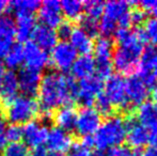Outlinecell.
I'll list each match as a JSON object with an SVG mask.
<instances>
[{
    "mask_svg": "<svg viewBox=\"0 0 157 156\" xmlns=\"http://www.w3.org/2000/svg\"><path fill=\"white\" fill-rule=\"evenodd\" d=\"M78 83L72 76L59 72H49L42 77L39 87L40 113L45 119H52V113L62 106H73L77 100Z\"/></svg>",
    "mask_w": 157,
    "mask_h": 156,
    "instance_id": "6da1fadb",
    "label": "cell"
},
{
    "mask_svg": "<svg viewBox=\"0 0 157 156\" xmlns=\"http://www.w3.org/2000/svg\"><path fill=\"white\" fill-rule=\"evenodd\" d=\"M113 36L118 47L112 52V67L120 75H132L147 41L144 29L142 27H137L135 30L118 28Z\"/></svg>",
    "mask_w": 157,
    "mask_h": 156,
    "instance_id": "7a4b0ae2",
    "label": "cell"
},
{
    "mask_svg": "<svg viewBox=\"0 0 157 156\" xmlns=\"http://www.w3.org/2000/svg\"><path fill=\"white\" fill-rule=\"evenodd\" d=\"M126 135L127 128L124 118L114 115L101 123L92 137L95 148L98 151H105L122 146L126 140Z\"/></svg>",
    "mask_w": 157,
    "mask_h": 156,
    "instance_id": "3957f363",
    "label": "cell"
},
{
    "mask_svg": "<svg viewBox=\"0 0 157 156\" xmlns=\"http://www.w3.org/2000/svg\"><path fill=\"white\" fill-rule=\"evenodd\" d=\"M40 108L37 101L28 96H17L4 107V117L11 124H27L34 121L39 116Z\"/></svg>",
    "mask_w": 157,
    "mask_h": 156,
    "instance_id": "277c9868",
    "label": "cell"
},
{
    "mask_svg": "<svg viewBox=\"0 0 157 156\" xmlns=\"http://www.w3.org/2000/svg\"><path fill=\"white\" fill-rule=\"evenodd\" d=\"M93 50L95 52V72L103 80L108 79L112 75V52L113 42L109 38H98L94 43Z\"/></svg>",
    "mask_w": 157,
    "mask_h": 156,
    "instance_id": "5b68a950",
    "label": "cell"
},
{
    "mask_svg": "<svg viewBox=\"0 0 157 156\" xmlns=\"http://www.w3.org/2000/svg\"><path fill=\"white\" fill-rule=\"evenodd\" d=\"M103 92L108 97L110 103L114 108L118 107L119 109L123 111L130 112L132 107L128 104L127 97L125 93V79L120 74H112L108 79H106V82L104 83Z\"/></svg>",
    "mask_w": 157,
    "mask_h": 156,
    "instance_id": "8992f818",
    "label": "cell"
},
{
    "mask_svg": "<svg viewBox=\"0 0 157 156\" xmlns=\"http://www.w3.org/2000/svg\"><path fill=\"white\" fill-rule=\"evenodd\" d=\"M136 118L149 131V144L157 146V106L153 102L145 101L138 107Z\"/></svg>",
    "mask_w": 157,
    "mask_h": 156,
    "instance_id": "52a82bcc",
    "label": "cell"
},
{
    "mask_svg": "<svg viewBox=\"0 0 157 156\" xmlns=\"http://www.w3.org/2000/svg\"><path fill=\"white\" fill-rule=\"evenodd\" d=\"M104 89V80L101 77L93 74L92 76L81 79L78 83L77 100L78 104L82 107H92L94 105V100L98 93Z\"/></svg>",
    "mask_w": 157,
    "mask_h": 156,
    "instance_id": "ba28073f",
    "label": "cell"
},
{
    "mask_svg": "<svg viewBox=\"0 0 157 156\" xmlns=\"http://www.w3.org/2000/svg\"><path fill=\"white\" fill-rule=\"evenodd\" d=\"M124 120L127 128L126 140L128 146L135 150H141L143 146L149 144V131L138 122L134 111L126 113Z\"/></svg>",
    "mask_w": 157,
    "mask_h": 156,
    "instance_id": "9c48e42d",
    "label": "cell"
},
{
    "mask_svg": "<svg viewBox=\"0 0 157 156\" xmlns=\"http://www.w3.org/2000/svg\"><path fill=\"white\" fill-rule=\"evenodd\" d=\"M78 52L71 45L70 42L61 41L52 49V55L49 57L50 63L59 71L66 72L71 70L73 63L77 59Z\"/></svg>",
    "mask_w": 157,
    "mask_h": 156,
    "instance_id": "30bf717a",
    "label": "cell"
},
{
    "mask_svg": "<svg viewBox=\"0 0 157 156\" xmlns=\"http://www.w3.org/2000/svg\"><path fill=\"white\" fill-rule=\"evenodd\" d=\"M101 124V116L92 107H82L77 113L75 129L78 136H93Z\"/></svg>",
    "mask_w": 157,
    "mask_h": 156,
    "instance_id": "8fae6325",
    "label": "cell"
},
{
    "mask_svg": "<svg viewBox=\"0 0 157 156\" xmlns=\"http://www.w3.org/2000/svg\"><path fill=\"white\" fill-rule=\"evenodd\" d=\"M47 149L50 153H58V154H65L70 152L74 144L72 136L70 133L64 131L57 126L52 127L48 129L47 139L45 142Z\"/></svg>",
    "mask_w": 157,
    "mask_h": 156,
    "instance_id": "7c38bea8",
    "label": "cell"
},
{
    "mask_svg": "<svg viewBox=\"0 0 157 156\" xmlns=\"http://www.w3.org/2000/svg\"><path fill=\"white\" fill-rule=\"evenodd\" d=\"M125 93L129 106L136 107L147 101L150 89L137 75H129L125 79Z\"/></svg>",
    "mask_w": 157,
    "mask_h": 156,
    "instance_id": "4fadbf2b",
    "label": "cell"
},
{
    "mask_svg": "<svg viewBox=\"0 0 157 156\" xmlns=\"http://www.w3.org/2000/svg\"><path fill=\"white\" fill-rule=\"evenodd\" d=\"M48 135V128L46 125L42 124L37 121H31L23 126V139L24 143L28 148L33 150L42 148L45 144Z\"/></svg>",
    "mask_w": 157,
    "mask_h": 156,
    "instance_id": "5bb4252c",
    "label": "cell"
},
{
    "mask_svg": "<svg viewBox=\"0 0 157 156\" xmlns=\"http://www.w3.org/2000/svg\"><path fill=\"white\" fill-rule=\"evenodd\" d=\"M17 79H18L19 91H21L24 96L34 98V96L37 95L40 83L42 80L41 72L25 67L19 70Z\"/></svg>",
    "mask_w": 157,
    "mask_h": 156,
    "instance_id": "9a60e30c",
    "label": "cell"
},
{
    "mask_svg": "<svg viewBox=\"0 0 157 156\" xmlns=\"http://www.w3.org/2000/svg\"><path fill=\"white\" fill-rule=\"evenodd\" d=\"M39 19L42 25L50 29L55 30L58 28L63 21L60 2L57 0H46L41 3L39 9Z\"/></svg>",
    "mask_w": 157,
    "mask_h": 156,
    "instance_id": "2e32d148",
    "label": "cell"
},
{
    "mask_svg": "<svg viewBox=\"0 0 157 156\" xmlns=\"http://www.w3.org/2000/svg\"><path fill=\"white\" fill-rule=\"evenodd\" d=\"M24 62L29 69L41 72L50 63L49 55L33 42H27L24 46Z\"/></svg>",
    "mask_w": 157,
    "mask_h": 156,
    "instance_id": "e0dca14e",
    "label": "cell"
},
{
    "mask_svg": "<svg viewBox=\"0 0 157 156\" xmlns=\"http://www.w3.org/2000/svg\"><path fill=\"white\" fill-rule=\"evenodd\" d=\"M16 39L15 21L10 16L0 17V59H3L8 51L14 45Z\"/></svg>",
    "mask_w": 157,
    "mask_h": 156,
    "instance_id": "ac0fdd59",
    "label": "cell"
},
{
    "mask_svg": "<svg viewBox=\"0 0 157 156\" xmlns=\"http://www.w3.org/2000/svg\"><path fill=\"white\" fill-rule=\"evenodd\" d=\"M18 91L19 88L17 74L10 70L4 72L3 77H2L1 89H0V103L2 104V106L6 107L14 98H16Z\"/></svg>",
    "mask_w": 157,
    "mask_h": 156,
    "instance_id": "d6986e66",
    "label": "cell"
},
{
    "mask_svg": "<svg viewBox=\"0 0 157 156\" xmlns=\"http://www.w3.org/2000/svg\"><path fill=\"white\" fill-rule=\"evenodd\" d=\"M52 119L56 123L57 127L61 128L64 131L70 133L73 129H75L77 120V111L74 108V106L66 105V106H62L59 109H57L52 113Z\"/></svg>",
    "mask_w": 157,
    "mask_h": 156,
    "instance_id": "ffe728a7",
    "label": "cell"
},
{
    "mask_svg": "<svg viewBox=\"0 0 157 156\" xmlns=\"http://www.w3.org/2000/svg\"><path fill=\"white\" fill-rule=\"evenodd\" d=\"M31 38L33 43L45 51L52 50L58 43V36L56 31L43 25L35 26Z\"/></svg>",
    "mask_w": 157,
    "mask_h": 156,
    "instance_id": "44dd1931",
    "label": "cell"
},
{
    "mask_svg": "<svg viewBox=\"0 0 157 156\" xmlns=\"http://www.w3.org/2000/svg\"><path fill=\"white\" fill-rule=\"evenodd\" d=\"M35 26H36L35 17L33 14H27V13L16 14L15 33H16V39L19 44L29 42Z\"/></svg>",
    "mask_w": 157,
    "mask_h": 156,
    "instance_id": "7402d4cb",
    "label": "cell"
},
{
    "mask_svg": "<svg viewBox=\"0 0 157 156\" xmlns=\"http://www.w3.org/2000/svg\"><path fill=\"white\" fill-rule=\"evenodd\" d=\"M72 77L78 79H85L92 76L95 73V62L94 58L91 55H81L77 57L75 62L71 67Z\"/></svg>",
    "mask_w": 157,
    "mask_h": 156,
    "instance_id": "603a6c76",
    "label": "cell"
},
{
    "mask_svg": "<svg viewBox=\"0 0 157 156\" xmlns=\"http://www.w3.org/2000/svg\"><path fill=\"white\" fill-rule=\"evenodd\" d=\"M157 67V46L149 45L144 47L141 55L140 61L137 67V75L140 74L153 73L154 69Z\"/></svg>",
    "mask_w": 157,
    "mask_h": 156,
    "instance_id": "cb8c5ba5",
    "label": "cell"
},
{
    "mask_svg": "<svg viewBox=\"0 0 157 156\" xmlns=\"http://www.w3.org/2000/svg\"><path fill=\"white\" fill-rule=\"evenodd\" d=\"M70 43L75 48V50L80 52L81 55H90L93 50L94 43L92 39L88 36V34L80 28H74L70 36Z\"/></svg>",
    "mask_w": 157,
    "mask_h": 156,
    "instance_id": "d4e9b609",
    "label": "cell"
},
{
    "mask_svg": "<svg viewBox=\"0 0 157 156\" xmlns=\"http://www.w3.org/2000/svg\"><path fill=\"white\" fill-rule=\"evenodd\" d=\"M130 6L127 1H108L104 4V13L103 16L111 19L114 23H118V21L126 13L130 11ZM118 26V25H117Z\"/></svg>",
    "mask_w": 157,
    "mask_h": 156,
    "instance_id": "484cf974",
    "label": "cell"
},
{
    "mask_svg": "<svg viewBox=\"0 0 157 156\" xmlns=\"http://www.w3.org/2000/svg\"><path fill=\"white\" fill-rule=\"evenodd\" d=\"M3 59L4 64L10 71L19 67L24 62V46L21 44H14Z\"/></svg>",
    "mask_w": 157,
    "mask_h": 156,
    "instance_id": "4316f807",
    "label": "cell"
},
{
    "mask_svg": "<svg viewBox=\"0 0 157 156\" xmlns=\"http://www.w3.org/2000/svg\"><path fill=\"white\" fill-rule=\"evenodd\" d=\"M61 12L70 21L78 19L83 11V2L79 0H63L60 2Z\"/></svg>",
    "mask_w": 157,
    "mask_h": 156,
    "instance_id": "83f0119b",
    "label": "cell"
},
{
    "mask_svg": "<svg viewBox=\"0 0 157 156\" xmlns=\"http://www.w3.org/2000/svg\"><path fill=\"white\" fill-rule=\"evenodd\" d=\"M94 105L96 107L95 110L101 116H104V117L107 118L114 116V107L112 106V104L110 103V101L108 100V97L105 95V93L103 91L96 95V97L94 100Z\"/></svg>",
    "mask_w": 157,
    "mask_h": 156,
    "instance_id": "f1b7e54d",
    "label": "cell"
},
{
    "mask_svg": "<svg viewBox=\"0 0 157 156\" xmlns=\"http://www.w3.org/2000/svg\"><path fill=\"white\" fill-rule=\"evenodd\" d=\"M41 2L37 0H18V1L11 2V8L14 10L15 14L27 13L33 14L35 11H39Z\"/></svg>",
    "mask_w": 157,
    "mask_h": 156,
    "instance_id": "f546056e",
    "label": "cell"
},
{
    "mask_svg": "<svg viewBox=\"0 0 157 156\" xmlns=\"http://www.w3.org/2000/svg\"><path fill=\"white\" fill-rule=\"evenodd\" d=\"M78 24L79 28L82 30L83 32L88 34V36H90L91 39L96 38L99 34L98 30V21L94 19L92 17L88 16V15H81L78 18Z\"/></svg>",
    "mask_w": 157,
    "mask_h": 156,
    "instance_id": "4dcf8cb0",
    "label": "cell"
},
{
    "mask_svg": "<svg viewBox=\"0 0 157 156\" xmlns=\"http://www.w3.org/2000/svg\"><path fill=\"white\" fill-rule=\"evenodd\" d=\"M104 4L105 2L98 1V0H90V1L83 2V10L88 16L92 17L94 19H101L104 13Z\"/></svg>",
    "mask_w": 157,
    "mask_h": 156,
    "instance_id": "1f68e13d",
    "label": "cell"
},
{
    "mask_svg": "<svg viewBox=\"0 0 157 156\" xmlns=\"http://www.w3.org/2000/svg\"><path fill=\"white\" fill-rule=\"evenodd\" d=\"M29 149L24 142H11L2 151L1 156H29Z\"/></svg>",
    "mask_w": 157,
    "mask_h": 156,
    "instance_id": "d6a6232c",
    "label": "cell"
},
{
    "mask_svg": "<svg viewBox=\"0 0 157 156\" xmlns=\"http://www.w3.org/2000/svg\"><path fill=\"white\" fill-rule=\"evenodd\" d=\"M147 34V41H151L152 45L157 46V18L152 17V18L145 21L144 27H143Z\"/></svg>",
    "mask_w": 157,
    "mask_h": 156,
    "instance_id": "836d02e7",
    "label": "cell"
},
{
    "mask_svg": "<svg viewBox=\"0 0 157 156\" xmlns=\"http://www.w3.org/2000/svg\"><path fill=\"white\" fill-rule=\"evenodd\" d=\"M6 137L10 142H21L23 139V127L21 125L11 124L6 128Z\"/></svg>",
    "mask_w": 157,
    "mask_h": 156,
    "instance_id": "e575fe53",
    "label": "cell"
},
{
    "mask_svg": "<svg viewBox=\"0 0 157 156\" xmlns=\"http://www.w3.org/2000/svg\"><path fill=\"white\" fill-rule=\"evenodd\" d=\"M74 27H73L72 23L70 21H63L62 23L59 25V27L57 28V36L60 38L62 41H67L70 40V36L72 34Z\"/></svg>",
    "mask_w": 157,
    "mask_h": 156,
    "instance_id": "d590c367",
    "label": "cell"
},
{
    "mask_svg": "<svg viewBox=\"0 0 157 156\" xmlns=\"http://www.w3.org/2000/svg\"><path fill=\"white\" fill-rule=\"evenodd\" d=\"M132 10L129 11V17H130V23L132 25H135L137 27H140L147 19V14L144 11H142L139 8H132Z\"/></svg>",
    "mask_w": 157,
    "mask_h": 156,
    "instance_id": "8d00e7d4",
    "label": "cell"
},
{
    "mask_svg": "<svg viewBox=\"0 0 157 156\" xmlns=\"http://www.w3.org/2000/svg\"><path fill=\"white\" fill-rule=\"evenodd\" d=\"M106 156H132V151L129 149V146H119L109 149L106 153Z\"/></svg>",
    "mask_w": 157,
    "mask_h": 156,
    "instance_id": "74e56055",
    "label": "cell"
},
{
    "mask_svg": "<svg viewBox=\"0 0 157 156\" xmlns=\"http://www.w3.org/2000/svg\"><path fill=\"white\" fill-rule=\"evenodd\" d=\"M68 156H91V152L90 150L82 148L79 143H74Z\"/></svg>",
    "mask_w": 157,
    "mask_h": 156,
    "instance_id": "f35d334b",
    "label": "cell"
},
{
    "mask_svg": "<svg viewBox=\"0 0 157 156\" xmlns=\"http://www.w3.org/2000/svg\"><path fill=\"white\" fill-rule=\"evenodd\" d=\"M8 144V140L6 137V123L0 124V151H3V149Z\"/></svg>",
    "mask_w": 157,
    "mask_h": 156,
    "instance_id": "ab89813d",
    "label": "cell"
},
{
    "mask_svg": "<svg viewBox=\"0 0 157 156\" xmlns=\"http://www.w3.org/2000/svg\"><path fill=\"white\" fill-rule=\"evenodd\" d=\"M82 148L90 150L91 148L94 146V142H93V137L92 136H86V137H81L80 142H78Z\"/></svg>",
    "mask_w": 157,
    "mask_h": 156,
    "instance_id": "60d3db41",
    "label": "cell"
},
{
    "mask_svg": "<svg viewBox=\"0 0 157 156\" xmlns=\"http://www.w3.org/2000/svg\"><path fill=\"white\" fill-rule=\"evenodd\" d=\"M11 9V2L6 0H0V17L4 16L6 12Z\"/></svg>",
    "mask_w": 157,
    "mask_h": 156,
    "instance_id": "b9f144b4",
    "label": "cell"
},
{
    "mask_svg": "<svg viewBox=\"0 0 157 156\" xmlns=\"http://www.w3.org/2000/svg\"><path fill=\"white\" fill-rule=\"evenodd\" d=\"M143 156H157V146H149L144 152H142Z\"/></svg>",
    "mask_w": 157,
    "mask_h": 156,
    "instance_id": "7bdbcfd3",
    "label": "cell"
},
{
    "mask_svg": "<svg viewBox=\"0 0 157 156\" xmlns=\"http://www.w3.org/2000/svg\"><path fill=\"white\" fill-rule=\"evenodd\" d=\"M29 156H47V152H46L45 149L37 148V149H34L31 154H29Z\"/></svg>",
    "mask_w": 157,
    "mask_h": 156,
    "instance_id": "ee69618b",
    "label": "cell"
},
{
    "mask_svg": "<svg viewBox=\"0 0 157 156\" xmlns=\"http://www.w3.org/2000/svg\"><path fill=\"white\" fill-rule=\"evenodd\" d=\"M1 123H6V117H4V107L0 103V124Z\"/></svg>",
    "mask_w": 157,
    "mask_h": 156,
    "instance_id": "f6af8a7d",
    "label": "cell"
},
{
    "mask_svg": "<svg viewBox=\"0 0 157 156\" xmlns=\"http://www.w3.org/2000/svg\"><path fill=\"white\" fill-rule=\"evenodd\" d=\"M152 98H153V103L157 106V86L153 88V91H152Z\"/></svg>",
    "mask_w": 157,
    "mask_h": 156,
    "instance_id": "bcb514c9",
    "label": "cell"
},
{
    "mask_svg": "<svg viewBox=\"0 0 157 156\" xmlns=\"http://www.w3.org/2000/svg\"><path fill=\"white\" fill-rule=\"evenodd\" d=\"M4 74V67L3 65L0 63V89H1V82H2V77H3Z\"/></svg>",
    "mask_w": 157,
    "mask_h": 156,
    "instance_id": "7dc6e473",
    "label": "cell"
},
{
    "mask_svg": "<svg viewBox=\"0 0 157 156\" xmlns=\"http://www.w3.org/2000/svg\"><path fill=\"white\" fill-rule=\"evenodd\" d=\"M91 156H106V153L104 151H98L96 150L95 152L91 153Z\"/></svg>",
    "mask_w": 157,
    "mask_h": 156,
    "instance_id": "c3c4849f",
    "label": "cell"
},
{
    "mask_svg": "<svg viewBox=\"0 0 157 156\" xmlns=\"http://www.w3.org/2000/svg\"><path fill=\"white\" fill-rule=\"evenodd\" d=\"M47 156H64V155L58 154V153H50V154H47Z\"/></svg>",
    "mask_w": 157,
    "mask_h": 156,
    "instance_id": "681fc988",
    "label": "cell"
},
{
    "mask_svg": "<svg viewBox=\"0 0 157 156\" xmlns=\"http://www.w3.org/2000/svg\"><path fill=\"white\" fill-rule=\"evenodd\" d=\"M153 74H154V76H155V78H156V80H157V67L154 69V71H153Z\"/></svg>",
    "mask_w": 157,
    "mask_h": 156,
    "instance_id": "f907efd6",
    "label": "cell"
}]
</instances>
